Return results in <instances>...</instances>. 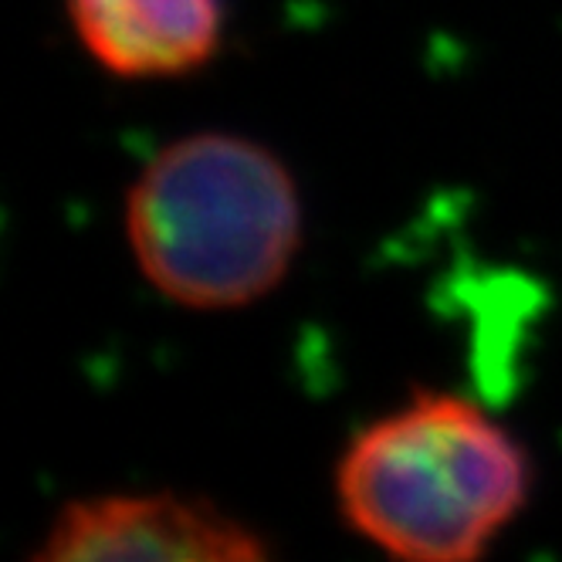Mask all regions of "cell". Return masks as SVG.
Here are the masks:
<instances>
[{"label":"cell","mask_w":562,"mask_h":562,"mask_svg":"<svg viewBox=\"0 0 562 562\" xmlns=\"http://www.w3.org/2000/svg\"><path fill=\"white\" fill-rule=\"evenodd\" d=\"M536 492L532 451L458 390L417 386L356 427L333 468L342 526L404 562H474Z\"/></svg>","instance_id":"obj_1"},{"label":"cell","mask_w":562,"mask_h":562,"mask_svg":"<svg viewBox=\"0 0 562 562\" xmlns=\"http://www.w3.org/2000/svg\"><path fill=\"white\" fill-rule=\"evenodd\" d=\"M146 285L190 312H237L285 285L305 240L292 167L271 146L200 130L156 149L123 200Z\"/></svg>","instance_id":"obj_2"},{"label":"cell","mask_w":562,"mask_h":562,"mask_svg":"<svg viewBox=\"0 0 562 562\" xmlns=\"http://www.w3.org/2000/svg\"><path fill=\"white\" fill-rule=\"evenodd\" d=\"M65 18L78 48L123 82L187 78L227 42V0H65Z\"/></svg>","instance_id":"obj_4"},{"label":"cell","mask_w":562,"mask_h":562,"mask_svg":"<svg viewBox=\"0 0 562 562\" xmlns=\"http://www.w3.org/2000/svg\"><path fill=\"white\" fill-rule=\"evenodd\" d=\"M268 532L221 502L180 492H99L65 502L34 562H265Z\"/></svg>","instance_id":"obj_3"}]
</instances>
